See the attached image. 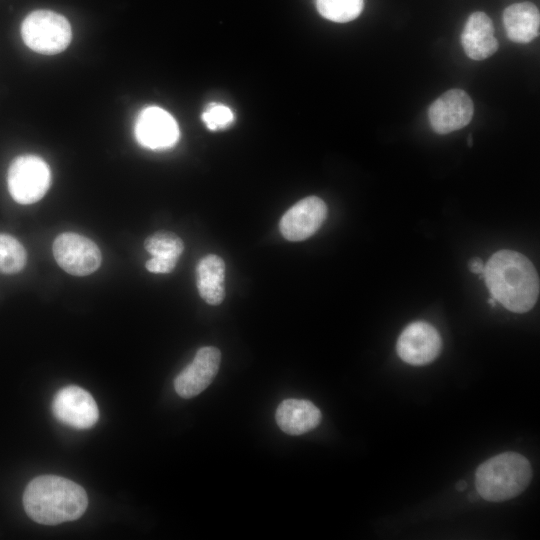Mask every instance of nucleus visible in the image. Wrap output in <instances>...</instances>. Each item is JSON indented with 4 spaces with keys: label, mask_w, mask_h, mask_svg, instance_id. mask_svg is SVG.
Returning a JSON list of instances; mask_svg holds the SVG:
<instances>
[{
    "label": "nucleus",
    "mask_w": 540,
    "mask_h": 540,
    "mask_svg": "<svg viewBox=\"0 0 540 540\" xmlns=\"http://www.w3.org/2000/svg\"><path fill=\"white\" fill-rule=\"evenodd\" d=\"M492 297L515 313L529 311L539 296V278L531 261L512 250L494 253L482 275Z\"/></svg>",
    "instance_id": "1"
},
{
    "label": "nucleus",
    "mask_w": 540,
    "mask_h": 540,
    "mask_svg": "<svg viewBox=\"0 0 540 540\" xmlns=\"http://www.w3.org/2000/svg\"><path fill=\"white\" fill-rule=\"evenodd\" d=\"M23 506L33 521L57 525L80 518L88 506V497L84 488L70 479L42 475L25 488Z\"/></svg>",
    "instance_id": "2"
},
{
    "label": "nucleus",
    "mask_w": 540,
    "mask_h": 540,
    "mask_svg": "<svg viewBox=\"0 0 540 540\" xmlns=\"http://www.w3.org/2000/svg\"><path fill=\"white\" fill-rule=\"evenodd\" d=\"M531 477V466L524 456L515 452L501 453L477 468L476 491L487 501H506L522 493Z\"/></svg>",
    "instance_id": "3"
},
{
    "label": "nucleus",
    "mask_w": 540,
    "mask_h": 540,
    "mask_svg": "<svg viewBox=\"0 0 540 540\" xmlns=\"http://www.w3.org/2000/svg\"><path fill=\"white\" fill-rule=\"evenodd\" d=\"M21 36L31 50L54 55L69 46L72 30L69 21L63 15L51 10H35L23 20Z\"/></svg>",
    "instance_id": "4"
},
{
    "label": "nucleus",
    "mask_w": 540,
    "mask_h": 540,
    "mask_svg": "<svg viewBox=\"0 0 540 540\" xmlns=\"http://www.w3.org/2000/svg\"><path fill=\"white\" fill-rule=\"evenodd\" d=\"M7 184L14 201L23 205L33 204L48 191L51 171L41 157L32 154L21 155L9 166Z\"/></svg>",
    "instance_id": "5"
},
{
    "label": "nucleus",
    "mask_w": 540,
    "mask_h": 540,
    "mask_svg": "<svg viewBox=\"0 0 540 540\" xmlns=\"http://www.w3.org/2000/svg\"><path fill=\"white\" fill-rule=\"evenodd\" d=\"M58 265L74 276H86L101 265V252L91 239L74 232L59 234L52 246Z\"/></svg>",
    "instance_id": "6"
},
{
    "label": "nucleus",
    "mask_w": 540,
    "mask_h": 540,
    "mask_svg": "<svg viewBox=\"0 0 540 540\" xmlns=\"http://www.w3.org/2000/svg\"><path fill=\"white\" fill-rule=\"evenodd\" d=\"M51 409L59 422L75 429H89L99 419L98 406L92 395L75 385L60 389L53 398Z\"/></svg>",
    "instance_id": "7"
},
{
    "label": "nucleus",
    "mask_w": 540,
    "mask_h": 540,
    "mask_svg": "<svg viewBox=\"0 0 540 540\" xmlns=\"http://www.w3.org/2000/svg\"><path fill=\"white\" fill-rule=\"evenodd\" d=\"M134 134L141 146L165 150L177 143L180 131L175 118L168 111L158 106H148L139 113Z\"/></svg>",
    "instance_id": "8"
},
{
    "label": "nucleus",
    "mask_w": 540,
    "mask_h": 540,
    "mask_svg": "<svg viewBox=\"0 0 540 540\" xmlns=\"http://www.w3.org/2000/svg\"><path fill=\"white\" fill-rule=\"evenodd\" d=\"M441 346V337L431 324L415 321L400 334L396 350L404 362L421 366L432 362L439 355Z\"/></svg>",
    "instance_id": "9"
},
{
    "label": "nucleus",
    "mask_w": 540,
    "mask_h": 540,
    "mask_svg": "<svg viewBox=\"0 0 540 540\" xmlns=\"http://www.w3.org/2000/svg\"><path fill=\"white\" fill-rule=\"evenodd\" d=\"M474 105L470 96L461 89H451L437 98L429 107L428 118L438 134L459 130L472 120Z\"/></svg>",
    "instance_id": "10"
},
{
    "label": "nucleus",
    "mask_w": 540,
    "mask_h": 540,
    "mask_svg": "<svg viewBox=\"0 0 540 540\" xmlns=\"http://www.w3.org/2000/svg\"><path fill=\"white\" fill-rule=\"evenodd\" d=\"M327 217L325 202L316 196L301 199L288 209L279 224L282 236L289 241H302L312 236Z\"/></svg>",
    "instance_id": "11"
},
{
    "label": "nucleus",
    "mask_w": 540,
    "mask_h": 540,
    "mask_svg": "<svg viewBox=\"0 0 540 540\" xmlns=\"http://www.w3.org/2000/svg\"><path fill=\"white\" fill-rule=\"evenodd\" d=\"M221 362V352L213 346L201 347L175 378L174 388L185 399L192 398L205 390L215 378Z\"/></svg>",
    "instance_id": "12"
},
{
    "label": "nucleus",
    "mask_w": 540,
    "mask_h": 540,
    "mask_svg": "<svg viewBox=\"0 0 540 540\" xmlns=\"http://www.w3.org/2000/svg\"><path fill=\"white\" fill-rule=\"evenodd\" d=\"M494 32L493 22L486 13L482 11L472 13L461 34V44L465 54L476 61L492 56L499 47Z\"/></svg>",
    "instance_id": "13"
},
{
    "label": "nucleus",
    "mask_w": 540,
    "mask_h": 540,
    "mask_svg": "<svg viewBox=\"0 0 540 540\" xmlns=\"http://www.w3.org/2000/svg\"><path fill=\"white\" fill-rule=\"evenodd\" d=\"M275 419L283 432L289 435H301L319 425L321 412L308 400L291 398L279 404Z\"/></svg>",
    "instance_id": "14"
},
{
    "label": "nucleus",
    "mask_w": 540,
    "mask_h": 540,
    "mask_svg": "<svg viewBox=\"0 0 540 540\" xmlns=\"http://www.w3.org/2000/svg\"><path fill=\"white\" fill-rule=\"evenodd\" d=\"M507 37L519 44H527L539 35L540 13L531 2L509 5L502 15Z\"/></svg>",
    "instance_id": "15"
},
{
    "label": "nucleus",
    "mask_w": 540,
    "mask_h": 540,
    "mask_svg": "<svg viewBox=\"0 0 540 540\" xmlns=\"http://www.w3.org/2000/svg\"><path fill=\"white\" fill-rule=\"evenodd\" d=\"M225 263L221 257L209 254L196 268L197 289L201 298L210 305H219L225 298Z\"/></svg>",
    "instance_id": "16"
},
{
    "label": "nucleus",
    "mask_w": 540,
    "mask_h": 540,
    "mask_svg": "<svg viewBox=\"0 0 540 540\" xmlns=\"http://www.w3.org/2000/svg\"><path fill=\"white\" fill-rule=\"evenodd\" d=\"M319 14L327 20L346 23L362 12L364 0H315Z\"/></svg>",
    "instance_id": "17"
},
{
    "label": "nucleus",
    "mask_w": 540,
    "mask_h": 540,
    "mask_svg": "<svg viewBox=\"0 0 540 540\" xmlns=\"http://www.w3.org/2000/svg\"><path fill=\"white\" fill-rule=\"evenodd\" d=\"M27 254L23 245L13 236L0 233V273L16 274L26 265Z\"/></svg>",
    "instance_id": "18"
},
{
    "label": "nucleus",
    "mask_w": 540,
    "mask_h": 540,
    "mask_svg": "<svg viewBox=\"0 0 540 540\" xmlns=\"http://www.w3.org/2000/svg\"><path fill=\"white\" fill-rule=\"evenodd\" d=\"M144 247L152 256L178 260L184 250V243L172 232L159 231L147 237Z\"/></svg>",
    "instance_id": "19"
},
{
    "label": "nucleus",
    "mask_w": 540,
    "mask_h": 540,
    "mask_svg": "<svg viewBox=\"0 0 540 540\" xmlns=\"http://www.w3.org/2000/svg\"><path fill=\"white\" fill-rule=\"evenodd\" d=\"M202 120L209 130L225 129L234 121L232 110L221 103L208 104L202 113Z\"/></svg>",
    "instance_id": "20"
},
{
    "label": "nucleus",
    "mask_w": 540,
    "mask_h": 540,
    "mask_svg": "<svg viewBox=\"0 0 540 540\" xmlns=\"http://www.w3.org/2000/svg\"><path fill=\"white\" fill-rule=\"evenodd\" d=\"M176 259L152 256L147 260L145 267L152 273H170L177 264Z\"/></svg>",
    "instance_id": "21"
},
{
    "label": "nucleus",
    "mask_w": 540,
    "mask_h": 540,
    "mask_svg": "<svg viewBox=\"0 0 540 540\" xmlns=\"http://www.w3.org/2000/svg\"><path fill=\"white\" fill-rule=\"evenodd\" d=\"M484 266L485 265H484L482 259L478 258V257H474V258L470 259L469 262H468L469 270L472 273H475V274L483 275Z\"/></svg>",
    "instance_id": "22"
},
{
    "label": "nucleus",
    "mask_w": 540,
    "mask_h": 540,
    "mask_svg": "<svg viewBox=\"0 0 540 540\" xmlns=\"http://www.w3.org/2000/svg\"><path fill=\"white\" fill-rule=\"evenodd\" d=\"M467 487V483L465 481H459L457 484H456V489L458 491H463L465 490Z\"/></svg>",
    "instance_id": "23"
},
{
    "label": "nucleus",
    "mask_w": 540,
    "mask_h": 540,
    "mask_svg": "<svg viewBox=\"0 0 540 540\" xmlns=\"http://www.w3.org/2000/svg\"><path fill=\"white\" fill-rule=\"evenodd\" d=\"M495 302H496V300H495L493 297H491V298L488 300V304H489L491 307H494V306L496 305Z\"/></svg>",
    "instance_id": "24"
},
{
    "label": "nucleus",
    "mask_w": 540,
    "mask_h": 540,
    "mask_svg": "<svg viewBox=\"0 0 540 540\" xmlns=\"http://www.w3.org/2000/svg\"><path fill=\"white\" fill-rule=\"evenodd\" d=\"M468 145L471 146L472 145V136L469 135L468 137Z\"/></svg>",
    "instance_id": "25"
}]
</instances>
